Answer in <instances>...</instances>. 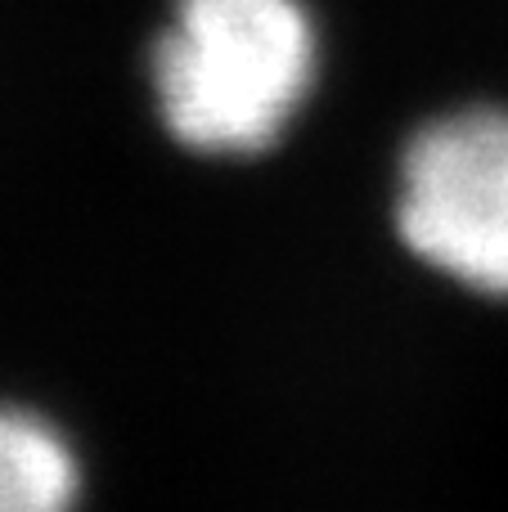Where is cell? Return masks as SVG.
<instances>
[{
	"label": "cell",
	"mask_w": 508,
	"mask_h": 512,
	"mask_svg": "<svg viewBox=\"0 0 508 512\" xmlns=\"http://www.w3.org/2000/svg\"><path fill=\"white\" fill-rule=\"evenodd\" d=\"M315 77V27L297 0H180L153 50L162 122L203 153H261Z\"/></svg>",
	"instance_id": "1"
},
{
	"label": "cell",
	"mask_w": 508,
	"mask_h": 512,
	"mask_svg": "<svg viewBox=\"0 0 508 512\" xmlns=\"http://www.w3.org/2000/svg\"><path fill=\"white\" fill-rule=\"evenodd\" d=\"M401 239L428 265L508 297V113L473 108L432 122L405 149Z\"/></svg>",
	"instance_id": "2"
},
{
	"label": "cell",
	"mask_w": 508,
	"mask_h": 512,
	"mask_svg": "<svg viewBox=\"0 0 508 512\" xmlns=\"http://www.w3.org/2000/svg\"><path fill=\"white\" fill-rule=\"evenodd\" d=\"M77 499V459L36 414L0 409V512H59Z\"/></svg>",
	"instance_id": "3"
}]
</instances>
